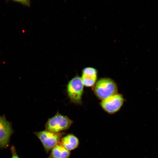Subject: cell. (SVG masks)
<instances>
[{"mask_svg": "<svg viewBox=\"0 0 158 158\" xmlns=\"http://www.w3.org/2000/svg\"><path fill=\"white\" fill-rule=\"evenodd\" d=\"M13 1L20 3L24 5L28 6L30 4V1L29 0H14Z\"/></svg>", "mask_w": 158, "mask_h": 158, "instance_id": "obj_10", "label": "cell"}, {"mask_svg": "<svg viewBox=\"0 0 158 158\" xmlns=\"http://www.w3.org/2000/svg\"><path fill=\"white\" fill-rule=\"evenodd\" d=\"M124 102L123 96L121 94L116 93L102 100L100 105L106 112L112 114L119 110Z\"/></svg>", "mask_w": 158, "mask_h": 158, "instance_id": "obj_5", "label": "cell"}, {"mask_svg": "<svg viewBox=\"0 0 158 158\" xmlns=\"http://www.w3.org/2000/svg\"><path fill=\"white\" fill-rule=\"evenodd\" d=\"M81 78L84 85L87 87L94 86L97 78V71L95 68L87 67L84 68L82 71Z\"/></svg>", "mask_w": 158, "mask_h": 158, "instance_id": "obj_7", "label": "cell"}, {"mask_svg": "<svg viewBox=\"0 0 158 158\" xmlns=\"http://www.w3.org/2000/svg\"><path fill=\"white\" fill-rule=\"evenodd\" d=\"M73 123L68 116L59 112L49 118L45 125V130L54 133H59L68 129Z\"/></svg>", "mask_w": 158, "mask_h": 158, "instance_id": "obj_2", "label": "cell"}, {"mask_svg": "<svg viewBox=\"0 0 158 158\" xmlns=\"http://www.w3.org/2000/svg\"><path fill=\"white\" fill-rule=\"evenodd\" d=\"M70 155V151L59 143L51 150L49 158H68Z\"/></svg>", "mask_w": 158, "mask_h": 158, "instance_id": "obj_9", "label": "cell"}, {"mask_svg": "<svg viewBox=\"0 0 158 158\" xmlns=\"http://www.w3.org/2000/svg\"><path fill=\"white\" fill-rule=\"evenodd\" d=\"M34 133L42 143L47 153L60 143L61 139L65 134L63 132L56 133L46 130Z\"/></svg>", "mask_w": 158, "mask_h": 158, "instance_id": "obj_4", "label": "cell"}, {"mask_svg": "<svg viewBox=\"0 0 158 158\" xmlns=\"http://www.w3.org/2000/svg\"><path fill=\"white\" fill-rule=\"evenodd\" d=\"M60 144L67 150L70 151L78 147L79 144L78 139L72 134H69L62 137Z\"/></svg>", "mask_w": 158, "mask_h": 158, "instance_id": "obj_8", "label": "cell"}, {"mask_svg": "<svg viewBox=\"0 0 158 158\" xmlns=\"http://www.w3.org/2000/svg\"><path fill=\"white\" fill-rule=\"evenodd\" d=\"M12 133L11 124L4 117L0 116V148L7 147Z\"/></svg>", "mask_w": 158, "mask_h": 158, "instance_id": "obj_6", "label": "cell"}, {"mask_svg": "<svg viewBox=\"0 0 158 158\" xmlns=\"http://www.w3.org/2000/svg\"><path fill=\"white\" fill-rule=\"evenodd\" d=\"M11 150L12 154L11 158H20L16 152L15 148L14 146H12L11 147Z\"/></svg>", "mask_w": 158, "mask_h": 158, "instance_id": "obj_11", "label": "cell"}, {"mask_svg": "<svg viewBox=\"0 0 158 158\" xmlns=\"http://www.w3.org/2000/svg\"><path fill=\"white\" fill-rule=\"evenodd\" d=\"M93 90L96 96L102 100L117 93L118 88L113 80L104 78L100 79L96 82Z\"/></svg>", "mask_w": 158, "mask_h": 158, "instance_id": "obj_1", "label": "cell"}, {"mask_svg": "<svg viewBox=\"0 0 158 158\" xmlns=\"http://www.w3.org/2000/svg\"><path fill=\"white\" fill-rule=\"evenodd\" d=\"M84 85L81 78L78 75L72 79L67 86V92L70 101L77 104L82 103V97L83 92Z\"/></svg>", "mask_w": 158, "mask_h": 158, "instance_id": "obj_3", "label": "cell"}]
</instances>
